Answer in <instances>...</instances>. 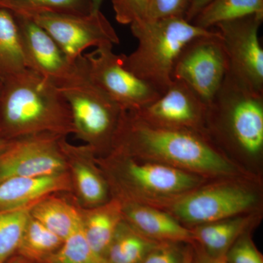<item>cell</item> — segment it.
I'll use <instances>...</instances> for the list:
<instances>
[{
	"instance_id": "f546056e",
	"label": "cell",
	"mask_w": 263,
	"mask_h": 263,
	"mask_svg": "<svg viewBox=\"0 0 263 263\" xmlns=\"http://www.w3.org/2000/svg\"><path fill=\"white\" fill-rule=\"evenodd\" d=\"M183 243L160 242L142 263H184L186 247Z\"/></svg>"
},
{
	"instance_id": "e575fe53",
	"label": "cell",
	"mask_w": 263,
	"mask_h": 263,
	"mask_svg": "<svg viewBox=\"0 0 263 263\" xmlns=\"http://www.w3.org/2000/svg\"><path fill=\"white\" fill-rule=\"evenodd\" d=\"M11 141L3 139V138H0V155H1L5 149H6L7 147L9 146L10 143Z\"/></svg>"
},
{
	"instance_id": "2e32d148",
	"label": "cell",
	"mask_w": 263,
	"mask_h": 263,
	"mask_svg": "<svg viewBox=\"0 0 263 263\" xmlns=\"http://www.w3.org/2000/svg\"><path fill=\"white\" fill-rule=\"evenodd\" d=\"M67 172L43 177H15L0 183V212L34 205L53 193L70 191Z\"/></svg>"
},
{
	"instance_id": "e0dca14e",
	"label": "cell",
	"mask_w": 263,
	"mask_h": 263,
	"mask_svg": "<svg viewBox=\"0 0 263 263\" xmlns=\"http://www.w3.org/2000/svg\"><path fill=\"white\" fill-rule=\"evenodd\" d=\"M262 219L260 211L190 228L195 243L209 255L224 257L239 237L252 232Z\"/></svg>"
},
{
	"instance_id": "484cf974",
	"label": "cell",
	"mask_w": 263,
	"mask_h": 263,
	"mask_svg": "<svg viewBox=\"0 0 263 263\" xmlns=\"http://www.w3.org/2000/svg\"><path fill=\"white\" fill-rule=\"evenodd\" d=\"M33 205L0 212V263L18 250Z\"/></svg>"
},
{
	"instance_id": "ffe728a7",
	"label": "cell",
	"mask_w": 263,
	"mask_h": 263,
	"mask_svg": "<svg viewBox=\"0 0 263 263\" xmlns=\"http://www.w3.org/2000/svg\"><path fill=\"white\" fill-rule=\"evenodd\" d=\"M31 216L63 240L82 226L81 210L51 195L33 205Z\"/></svg>"
},
{
	"instance_id": "1f68e13d",
	"label": "cell",
	"mask_w": 263,
	"mask_h": 263,
	"mask_svg": "<svg viewBox=\"0 0 263 263\" xmlns=\"http://www.w3.org/2000/svg\"><path fill=\"white\" fill-rule=\"evenodd\" d=\"M191 263H228L224 257H216L209 255L196 243L191 245Z\"/></svg>"
},
{
	"instance_id": "83f0119b",
	"label": "cell",
	"mask_w": 263,
	"mask_h": 263,
	"mask_svg": "<svg viewBox=\"0 0 263 263\" xmlns=\"http://www.w3.org/2000/svg\"><path fill=\"white\" fill-rule=\"evenodd\" d=\"M228 263H263V256L252 240L251 232L239 237L224 256Z\"/></svg>"
},
{
	"instance_id": "277c9868",
	"label": "cell",
	"mask_w": 263,
	"mask_h": 263,
	"mask_svg": "<svg viewBox=\"0 0 263 263\" xmlns=\"http://www.w3.org/2000/svg\"><path fill=\"white\" fill-rule=\"evenodd\" d=\"M206 133L223 152L247 159L263 152V94L253 92L226 76L208 104Z\"/></svg>"
},
{
	"instance_id": "9a60e30c",
	"label": "cell",
	"mask_w": 263,
	"mask_h": 263,
	"mask_svg": "<svg viewBox=\"0 0 263 263\" xmlns=\"http://www.w3.org/2000/svg\"><path fill=\"white\" fill-rule=\"evenodd\" d=\"M120 202L123 219L145 236L157 242L195 243L192 230L168 212L137 202Z\"/></svg>"
},
{
	"instance_id": "7402d4cb",
	"label": "cell",
	"mask_w": 263,
	"mask_h": 263,
	"mask_svg": "<svg viewBox=\"0 0 263 263\" xmlns=\"http://www.w3.org/2000/svg\"><path fill=\"white\" fill-rule=\"evenodd\" d=\"M27 68L16 19L0 8V81Z\"/></svg>"
},
{
	"instance_id": "d6a6232c",
	"label": "cell",
	"mask_w": 263,
	"mask_h": 263,
	"mask_svg": "<svg viewBox=\"0 0 263 263\" xmlns=\"http://www.w3.org/2000/svg\"><path fill=\"white\" fill-rule=\"evenodd\" d=\"M212 0H190V5L185 19L191 23L196 15Z\"/></svg>"
},
{
	"instance_id": "cb8c5ba5",
	"label": "cell",
	"mask_w": 263,
	"mask_h": 263,
	"mask_svg": "<svg viewBox=\"0 0 263 263\" xmlns=\"http://www.w3.org/2000/svg\"><path fill=\"white\" fill-rule=\"evenodd\" d=\"M0 8L33 19L46 13L87 14L91 4L90 0H0Z\"/></svg>"
},
{
	"instance_id": "8992f818",
	"label": "cell",
	"mask_w": 263,
	"mask_h": 263,
	"mask_svg": "<svg viewBox=\"0 0 263 263\" xmlns=\"http://www.w3.org/2000/svg\"><path fill=\"white\" fill-rule=\"evenodd\" d=\"M255 176L212 180L185 194L164 211L188 228L260 211Z\"/></svg>"
},
{
	"instance_id": "5b68a950",
	"label": "cell",
	"mask_w": 263,
	"mask_h": 263,
	"mask_svg": "<svg viewBox=\"0 0 263 263\" xmlns=\"http://www.w3.org/2000/svg\"><path fill=\"white\" fill-rule=\"evenodd\" d=\"M130 27L138 46L130 54H123L124 67L161 95L172 84L173 69L183 48L195 38L215 32L214 28L202 29L180 17L145 19Z\"/></svg>"
},
{
	"instance_id": "6da1fadb",
	"label": "cell",
	"mask_w": 263,
	"mask_h": 263,
	"mask_svg": "<svg viewBox=\"0 0 263 263\" xmlns=\"http://www.w3.org/2000/svg\"><path fill=\"white\" fill-rule=\"evenodd\" d=\"M111 151L171 166L210 181L254 176L223 152L207 133L157 127L130 110H123Z\"/></svg>"
},
{
	"instance_id": "603a6c76",
	"label": "cell",
	"mask_w": 263,
	"mask_h": 263,
	"mask_svg": "<svg viewBox=\"0 0 263 263\" xmlns=\"http://www.w3.org/2000/svg\"><path fill=\"white\" fill-rule=\"evenodd\" d=\"M250 15L263 17V0H212L191 23L202 29H212L221 22Z\"/></svg>"
},
{
	"instance_id": "3957f363",
	"label": "cell",
	"mask_w": 263,
	"mask_h": 263,
	"mask_svg": "<svg viewBox=\"0 0 263 263\" xmlns=\"http://www.w3.org/2000/svg\"><path fill=\"white\" fill-rule=\"evenodd\" d=\"M114 197L164 210L178 198L210 181L153 161L138 160L119 152H109L96 160Z\"/></svg>"
},
{
	"instance_id": "ac0fdd59",
	"label": "cell",
	"mask_w": 263,
	"mask_h": 263,
	"mask_svg": "<svg viewBox=\"0 0 263 263\" xmlns=\"http://www.w3.org/2000/svg\"><path fill=\"white\" fill-rule=\"evenodd\" d=\"M65 149L67 161L72 163V179L83 202L92 208L108 201V183L91 164L95 160L92 148L71 146L65 142Z\"/></svg>"
},
{
	"instance_id": "d6986e66",
	"label": "cell",
	"mask_w": 263,
	"mask_h": 263,
	"mask_svg": "<svg viewBox=\"0 0 263 263\" xmlns=\"http://www.w3.org/2000/svg\"><path fill=\"white\" fill-rule=\"evenodd\" d=\"M81 217L85 238L91 248L105 258L118 226L123 220L120 201L113 197L102 205L81 210Z\"/></svg>"
},
{
	"instance_id": "8fae6325",
	"label": "cell",
	"mask_w": 263,
	"mask_h": 263,
	"mask_svg": "<svg viewBox=\"0 0 263 263\" xmlns=\"http://www.w3.org/2000/svg\"><path fill=\"white\" fill-rule=\"evenodd\" d=\"M114 45H103L85 53L90 78L125 110L136 111L157 100L161 94L146 81L128 70L123 54H116Z\"/></svg>"
},
{
	"instance_id": "30bf717a",
	"label": "cell",
	"mask_w": 263,
	"mask_h": 263,
	"mask_svg": "<svg viewBox=\"0 0 263 263\" xmlns=\"http://www.w3.org/2000/svg\"><path fill=\"white\" fill-rule=\"evenodd\" d=\"M64 136L41 133L12 140L0 155V183L15 177H43L66 172Z\"/></svg>"
},
{
	"instance_id": "52a82bcc",
	"label": "cell",
	"mask_w": 263,
	"mask_h": 263,
	"mask_svg": "<svg viewBox=\"0 0 263 263\" xmlns=\"http://www.w3.org/2000/svg\"><path fill=\"white\" fill-rule=\"evenodd\" d=\"M60 89L70 106L75 134L95 152L108 154L123 109L90 78L84 55Z\"/></svg>"
},
{
	"instance_id": "9c48e42d",
	"label": "cell",
	"mask_w": 263,
	"mask_h": 263,
	"mask_svg": "<svg viewBox=\"0 0 263 263\" xmlns=\"http://www.w3.org/2000/svg\"><path fill=\"white\" fill-rule=\"evenodd\" d=\"M228 60L220 34L215 32L190 41L180 52L173 69V81L185 83L209 104L228 73Z\"/></svg>"
},
{
	"instance_id": "4316f807",
	"label": "cell",
	"mask_w": 263,
	"mask_h": 263,
	"mask_svg": "<svg viewBox=\"0 0 263 263\" xmlns=\"http://www.w3.org/2000/svg\"><path fill=\"white\" fill-rule=\"evenodd\" d=\"M41 263H108L88 243L82 226L64 240L55 253Z\"/></svg>"
},
{
	"instance_id": "d590c367",
	"label": "cell",
	"mask_w": 263,
	"mask_h": 263,
	"mask_svg": "<svg viewBox=\"0 0 263 263\" xmlns=\"http://www.w3.org/2000/svg\"><path fill=\"white\" fill-rule=\"evenodd\" d=\"M192 260V247L191 245H187L186 247V257H185L184 263H191Z\"/></svg>"
},
{
	"instance_id": "44dd1931",
	"label": "cell",
	"mask_w": 263,
	"mask_h": 263,
	"mask_svg": "<svg viewBox=\"0 0 263 263\" xmlns=\"http://www.w3.org/2000/svg\"><path fill=\"white\" fill-rule=\"evenodd\" d=\"M160 242L145 236L123 219L109 246L108 263H142Z\"/></svg>"
},
{
	"instance_id": "5bb4252c",
	"label": "cell",
	"mask_w": 263,
	"mask_h": 263,
	"mask_svg": "<svg viewBox=\"0 0 263 263\" xmlns=\"http://www.w3.org/2000/svg\"><path fill=\"white\" fill-rule=\"evenodd\" d=\"M14 16L27 68L60 87L73 74L76 62L69 61L54 40L34 20Z\"/></svg>"
},
{
	"instance_id": "836d02e7",
	"label": "cell",
	"mask_w": 263,
	"mask_h": 263,
	"mask_svg": "<svg viewBox=\"0 0 263 263\" xmlns=\"http://www.w3.org/2000/svg\"><path fill=\"white\" fill-rule=\"evenodd\" d=\"M91 4V12H96L100 10L104 0H90Z\"/></svg>"
},
{
	"instance_id": "f1b7e54d",
	"label": "cell",
	"mask_w": 263,
	"mask_h": 263,
	"mask_svg": "<svg viewBox=\"0 0 263 263\" xmlns=\"http://www.w3.org/2000/svg\"><path fill=\"white\" fill-rule=\"evenodd\" d=\"M151 0H112L116 20L131 25L147 18Z\"/></svg>"
},
{
	"instance_id": "4dcf8cb0",
	"label": "cell",
	"mask_w": 263,
	"mask_h": 263,
	"mask_svg": "<svg viewBox=\"0 0 263 263\" xmlns=\"http://www.w3.org/2000/svg\"><path fill=\"white\" fill-rule=\"evenodd\" d=\"M189 5L190 0H151L146 19L157 20L171 17L185 18Z\"/></svg>"
},
{
	"instance_id": "7a4b0ae2",
	"label": "cell",
	"mask_w": 263,
	"mask_h": 263,
	"mask_svg": "<svg viewBox=\"0 0 263 263\" xmlns=\"http://www.w3.org/2000/svg\"><path fill=\"white\" fill-rule=\"evenodd\" d=\"M75 133L69 104L61 90L33 71L0 81V138Z\"/></svg>"
},
{
	"instance_id": "ba28073f",
	"label": "cell",
	"mask_w": 263,
	"mask_h": 263,
	"mask_svg": "<svg viewBox=\"0 0 263 263\" xmlns=\"http://www.w3.org/2000/svg\"><path fill=\"white\" fill-rule=\"evenodd\" d=\"M263 17L250 15L221 22L220 34L228 70L226 76L253 92L263 94V49L259 30Z\"/></svg>"
},
{
	"instance_id": "8d00e7d4",
	"label": "cell",
	"mask_w": 263,
	"mask_h": 263,
	"mask_svg": "<svg viewBox=\"0 0 263 263\" xmlns=\"http://www.w3.org/2000/svg\"><path fill=\"white\" fill-rule=\"evenodd\" d=\"M10 263H25L24 261L20 259H15L14 260L11 261Z\"/></svg>"
},
{
	"instance_id": "7c38bea8",
	"label": "cell",
	"mask_w": 263,
	"mask_h": 263,
	"mask_svg": "<svg viewBox=\"0 0 263 263\" xmlns=\"http://www.w3.org/2000/svg\"><path fill=\"white\" fill-rule=\"evenodd\" d=\"M32 20L51 36L72 63L88 48L120 42L113 26L100 10L87 14L46 13Z\"/></svg>"
},
{
	"instance_id": "4fadbf2b",
	"label": "cell",
	"mask_w": 263,
	"mask_h": 263,
	"mask_svg": "<svg viewBox=\"0 0 263 263\" xmlns=\"http://www.w3.org/2000/svg\"><path fill=\"white\" fill-rule=\"evenodd\" d=\"M207 104L187 85L174 80L157 100L133 112L157 127L207 133Z\"/></svg>"
},
{
	"instance_id": "d4e9b609",
	"label": "cell",
	"mask_w": 263,
	"mask_h": 263,
	"mask_svg": "<svg viewBox=\"0 0 263 263\" xmlns=\"http://www.w3.org/2000/svg\"><path fill=\"white\" fill-rule=\"evenodd\" d=\"M64 240L30 216L18 252L29 262L41 263L57 252Z\"/></svg>"
}]
</instances>
